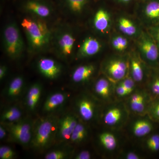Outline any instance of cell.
Wrapping results in <instances>:
<instances>
[{
  "instance_id": "13",
  "label": "cell",
  "mask_w": 159,
  "mask_h": 159,
  "mask_svg": "<svg viewBox=\"0 0 159 159\" xmlns=\"http://www.w3.org/2000/svg\"><path fill=\"white\" fill-rule=\"evenodd\" d=\"M79 121V118L77 115L73 113H67L59 117L56 143L69 142L71 134Z\"/></svg>"
},
{
  "instance_id": "4",
  "label": "cell",
  "mask_w": 159,
  "mask_h": 159,
  "mask_svg": "<svg viewBox=\"0 0 159 159\" xmlns=\"http://www.w3.org/2000/svg\"><path fill=\"white\" fill-rule=\"evenodd\" d=\"M99 102L92 94L82 93L74 101V109L79 120L86 124L95 122L99 119L102 107Z\"/></svg>"
},
{
  "instance_id": "5",
  "label": "cell",
  "mask_w": 159,
  "mask_h": 159,
  "mask_svg": "<svg viewBox=\"0 0 159 159\" xmlns=\"http://www.w3.org/2000/svg\"><path fill=\"white\" fill-rule=\"evenodd\" d=\"M3 48L7 56L12 60L19 58L25 50L22 36L16 23L11 22L4 28L2 35Z\"/></svg>"
},
{
  "instance_id": "2",
  "label": "cell",
  "mask_w": 159,
  "mask_h": 159,
  "mask_svg": "<svg viewBox=\"0 0 159 159\" xmlns=\"http://www.w3.org/2000/svg\"><path fill=\"white\" fill-rule=\"evenodd\" d=\"M21 26L25 34L29 51L37 53L47 48L51 41V33L43 20L36 17L23 19Z\"/></svg>"
},
{
  "instance_id": "15",
  "label": "cell",
  "mask_w": 159,
  "mask_h": 159,
  "mask_svg": "<svg viewBox=\"0 0 159 159\" xmlns=\"http://www.w3.org/2000/svg\"><path fill=\"white\" fill-rule=\"evenodd\" d=\"M23 8L27 12L43 20L50 17L53 11L51 4L46 0H26Z\"/></svg>"
},
{
  "instance_id": "3",
  "label": "cell",
  "mask_w": 159,
  "mask_h": 159,
  "mask_svg": "<svg viewBox=\"0 0 159 159\" xmlns=\"http://www.w3.org/2000/svg\"><path fill=\"white\" fill-rule=\"evenodd\" d=\"M129 115L124 101L116 100L102 107L99 119L107 128L118 131L127 125Z\"/></svg>"
},
{
  "instance_id": "39",
  "label": "cell",
  "mask_w": 159,
  "mask_h": 159,
  "mask_svg": "<svg viewBox=\"0 0 159 159\" xmlns=\"http://www.w3.org/2000/svg\"><path fill=\"white\" fill-rule=\"evenodd\" d=\"M73 158L74 159H90L92 157V154L88 150H83L74 154Z\"/></svg>"
},
{
  "instance_id": "16",
  "label": "cell",
  "mask_w": 159,
  "mask_h": 159,
  "mask_svg": "<svg viewBox=\"0 0 159 159\" xmlns=\"http://www.w3.org/2000/svg\"><path fill=\"white\" fill-rule=\"evenodd\" d=\"M116 130L108 129L103 131L98 135V142L99 146L105 153L112 154L119 148L120 141Z\"/></svg>"
},
{
  "instance_id": "38",
  "label": "cell",
  "mask_w": 159,
  "mask_h": 159,
  "mask_svg": "<svg viewBox=\"0 0 159 159\" xmlns=\"http://www.w3.org/2000/svg\"><path fill=\"white\" fill-rule=\"evenodd\" d=\"M149 34L156 43L159 48V24L151 27Z\"/></svg>"
},
{
  "instance_id": "42",
  "label": "cell",
  "mask_w": 159,
  "mask_h": 159,
  "mask_svg": "<svg viewBox=\"0 0 159 159\" xmlns=\"http://www.w3.org/2000/svg\"><path fill=\"white\" fill-rule=\"evenodd\" d=\"M119 2H120L123 3H126L129 2H130L131 0H118Z\"/></svg>"
},
{
  "instance_id": "25",
  "label": "cell",
  "mask_w": 159,
  "mask_h": 159,
  "mask_svg": "<svg viewBox=\"0 0 159 159\" xmlns=\"http://www.w3.org/2000/svg\"><path fill=\"white\" fill-rule=\"evenodd\" d=\"M93 22L95 29L101 33H105L110 25V15L105 9H99L95 13Z\"/></svg>"
},
{
  "instance_id": "31",
  "label": "cell",
  "mask_w": 159,
  "mask_h": 159,
  "mask_svg": "<svg viewBox=\"0 0 159 159\" xmlns=\"http://www.w3.org/2000/svg\"><path fill=\"white\" fill-rule=\"evenodd\" d=\"M118 26L121 32L126 35L133 36L136 34V27L129 19L123 17L120 18L118 22Z\"/></svg>"
},
{
  "instance_id": "8",
  "label": "cell",
  "mask_w": 159,
  "mask_h": 159,
  "mask_svg": "<svg viewBox=\"0 0 159 159\" xmlns=\"http://www.w3.org/2000/svg\"><path fill=\"white\" fill-rule=\"evenodd\" d=\"M147 89H137L125 99L126 107L130 114L134 116L146 115L148 103L151 99Z\"/></svg>"
},
{
  "instance_id": "9",
  "label": "cell",
  "mask_w": 159,
  "mask_h": 159,
  "mask_svg": "<svg viewBox=\"0 0 159 159\" xmlns=\"http://www.w3.org/2000/svg\"><path fill=\"white\" fill-rule=\"evenodd\" d=\"M75 37L69 30H63L56 35L55 41V50L61 59L69 61L73 55L75 43Z\"/></svg>"
},
{
  "instance_id": "14",
  "label": "cell",
  "mask_w": 159,
  "mask_h": 159,
  "mask_svg": "<svg viewBox=\"0 0 159 159\" xmlns=\"http://www.w3.org/2000/svg\"><path fill=\"white\" fill-rule=\"evenodd\" d=\"M36 66L39 72L50 80L57 79L62 73V66L52 58L42 57L38 60Z\"/></svg>"
},
{
  "instance_id": "10",
  "label": "cell",
  "mask_w": 159,
  "mask_h": 159,
  "mask_svg": "<svg viewBox=\"0 0 159 159\" xmlns=\"http://www.w3.org/2000/svg\"><path fill=\"white\" fill-rule=\"evenodd\" d=\"M135 117L129 123V131L131 136L135 139H144L155 131L157 123L147 115L134 116Z\"/></svg>"
},
{
  "instance_id": "30",
  "label": "cell",
  "mask_w": 159,
  "mask_h": 159,
  "mask_svg": "<svg viewBox=\"0 0 159 159\" xmlns=\"http://www.w3.org/2000/svg\"><path fill=\"white\" fill-rule=\"evenodd\" d=\"M146 115L154 122L159 124V97H152L148 103Z\"/></svg>"
},
{
  "instance_id": "24",
  "label": "cell",
  "mask_w": 159,
  "mask_h": 159,
  "mask_svg": "<svg viewBox=\"0 0 159 159\" xmlns=\"http://www.w3.org/2000/svg\"><path fill=\"white\" fill-rule=\"evenodd\" d=\"M129 75L137 84H142L145 79V70H144L140 60L136 57L131 58L129 61Z\"/></svg>"
},
{
  "instance_id": "26",
  "label": "cell",
  "mask_w": 159,
  "mask_h": 159,
  "mask_svg": "<svg viewBox=\"0 0 159 159\" xmlns=\"http://www.w3.org/2000/svg\"><path fill=\"white\" fill-rule=\"evenodd\" d=\"M144 11L152 26L159 24V0H149L145 5Z\"/></svg>"
},
{
  "instance_id": "12",
  "label": "cell",
  "mask_w": 159,
  "mask_h": 159,
  "mask_svg": "<svg viewBox=\"0 0 159 159\" xmlns=\"http://www.w3.org/2000/svg\"><path fill=\"white\" fill-rule=\"evenodd\" d=\"M92 94L104 104L116 100L115 93V84L105 76L99 77L94 83Z\"/></svg>"
},
{
  "instance_id": "33",
  "label": "cell",
  "mask_w": 159,
  "mask_h": 159,
  "mask_svg": "<svg viewBox=\"0 0 159 159\" xmlns=\"http://www.w3.org/2000/svg\"><path fill=\"white\" fill-rule=\"evenodd\" d=\"M128 42L127 39L121 36H117L113 39L112 45L115 50L119 51H124L127 48Z\"/></svg>"
},
{
  "instance_id": "34",
  "label": "cell",
  "mask_w": 159,
  "mask_h": 159,
  "mask_svg": "<svg viewBox=\"0 0 159 159\" xmlns=\"http://www.w3.org/2000/svg\"><path fill=\"white\" fill-rule=\"evenodd\" d=\"M118 83L123 86L126 89L129 95L132 93L137 89L136 83L135 82L134 80L129 75L121 81L118 82Z\"/></svg>"
},
{
  "instance_id": "32",
  "label": "cell",
  "mask_w": 159,
  "mask_h": 159,
  "mask_svg": "<svg viewBox=\"0 0 159 159\" xmlns=\"http://www.w3.org/2000/svg\"><path fill=\"white\" fill-rule=\"evenodd\" d=\"M67 8L73 13L80 14L84 9L88 0H63Z\"/></svg>"
},
{
  "instance_id": "35",
  "label": "cell",
  "mask_w": 159,
  "mask_h": 159,
  "mask_svg": "<svg viewBox=\"0 0 159 159\" xmlns=\"http://www.w3.org/2000/svg\"><path fill=\"white\" fill-rule=\"evenodd\" d=\"M16 152L12 148L7 145L0 147V159H13L16 158Z\"/></svg>"
},
{
  "instance_id": "27",
  "label": "cell",
  "mask_w": 159,
  "mask_h": 159,
  "mask_svg": "<svg viewBox=\"0 0 159 159\" xmlns=\"http://www.w3.org/2000/svg\"><path fill=\"white\" fill-rule=\"evenodd\" d=\"M146 89L152 97H159V68H151Z\"/></svg>"
},
{
  "instance_id": "19",
  "label": "cell",
  "mask_w": 159,
  "mask_h": 159,
  "mask_svg": "<svg viewBox=\"0 0 159 159\" xmlns=\"http://www.w3.org/2000/svg\"><path fill=\"white\" fill-rule=\"evenodd\" d=\"M96 70V66L92 64L78 66L72 72L71 80L75 84H84L92 79Z\"/></svg>"
},
{
  "instance_id": "23",
  "label": "cell",
  "mask_w": 159,
  "mask_h": 159,
  "mask_svg": "<svg viewBox=\"0 0 159 159\" xmlns=\"http://www.w3.org/2000/svg\"><path fill=\"white\" fill-rule=\"evenodd\" d=\"M89 135V130L87 124L79 120L71 134L69 143L72 145H80L87 141Z\"/></svg>"
},
{
  "instance_id": "37",
  "label": "cell",
  "mask_w": 159,
  "mask_h": 159,
  "mask_svg": "<svg viewBox=\"0 0 159 159\" xmlns=\"http://www.w3.org/2000/svg\"><path fill=\"white\" fill-rule=\"evenodd\" d=\"M119 157L123 159H142L143 158V156L137 151L128 150L121 152Z\"/></svg>"
},
{
  "instance_id": "17",
  "label": "cell",
  "mask_w": 159,
  "mask_h": 159,
  "mask_svg": "<svg viewBox=\"0 0 159 159\" xmlns=\"http://www.w3.org/2000/svg\"><path fill=\"white\" fill-rule=\"evenodd\" d=\"M25 82L22 75H17L11 79L3 92V96L9 102L17 101L25 90Z\"/></svg>"
},
{
  "instance_id": "29",
  "label": "cell",
  "mask_w": 159,
  "mask_h": 159,
  "mask_svg": "<svg viewBox=\"0 0 159 159\" xmlns=\"http://www.w3.org/2000/svg\"><path fill=\"white\" fill-rule=\"evenodd\" d=\"M144 147L145 150L151 154L159 152V133L155 131L144 138Z\"/></svg>"
},
{
  "instance_id": "6",
  "label": "cell",
  "mask_w": 159,
  "mask_h": 159,
  "mask_svg": "<svg viewBox=\"0 0 159 159\" xmlns=\"http://www.w3.org/2000/svg\"><path fill=\"white\" fill-rule=\"evenodd\" d=\"M34 121L29 117H24L13 123H1L8 131V141L28 147H30L32 140Z\"/></svg>"
},
{
  "instance_id": "36",
  "label": "cell",
  "mask_w": 159,
  "mask_h": 159,
  "mask_svg": "<svg viewBox=\"0 0 159 159\" xmlns=\"http://www.w3.org/2000/svg\"><path fill=\"white\" fill-rule=\"evenodd\" d=\"M115 93L116 100H125L129 96L126 89L118 83L115 84Z\"/></svg>"
},
{
  "instance_id": "41",
  "label": "cell",
  "mask_w": 159,
  "mask_h": 159,
  "mask_svg": "<svg viewBox=\"0 0 159 159\" xmlns=\"http://www.w3.org/2000/svg\"><path fill=\"white\" fill-rule=\"evenodd\" d=\"M8 68L6 65H2L0 66V80H2L7 74Z\"/></svg>"
},
{
  "instance_id": "28",
  "label": "cell",
  "mask_w": 159,
  "mask_h": 159,
  "mask_svg": "<svg viewBox=\"0 0 159 159\" xmlns=\"http://www.w3.org/2000/svg\"><path fill=\"white\" fill-rule=\"evenodd\" d=\"M74 149L72 146L66 148H56L47 152L44 156L45 159H66L74 155Z\"/></svg>"
},
{
  "instance_id": "7",
  "label": "cell",
  "mask_w": 159,
  "mask_h": 159,
  "mask_svg": "<svg viewBox=\"0 0 159 159\" xmlns=\"http://www.w3.org/2000/svg\"><path fill=\"white\" fill-rule=\"evenodd\" d=\"M129 61L122 57H116L103 63L102 71L104 76L114 84L129 75Z\"/></svg>"
},
{
  "instance_id": "1",
  "label": "cell",
  "mask_w": 159,
  "mask_h": 159,
  "mask_svg": "<svg viewBox=\"0 0 159 159\" xmlns=\"http://www.w3.org/2000/svg\"><path fill=\"white\" fill-rule=\"evenodd\" d=\"M59 117L48 115L34 121L30 147L37 152H43L56 143Z\"/></svg>"
},
{
  "instance_id": "22",
  "label": "cell",
  "mask_w": 159,
  "mask_h": 159,
  "mask_svg": "<svg viewBox=\"0 0 159 159\" xmlns=\"http://www.w3.org/2000/svg\"><path fill=\"white\" fill-rule=\"evenodd\" d=\"M23 109L18 105L6 107L1 115V123H11L17 122L24 118Z\"/></svg>"
},
{
  "instance_id": "21",
  "label": "cell",
  "mask_w": 159,
  "mask_h": 159,
  "mask_svg": "<svg viewBox=\"0 0 159 159\" xmlns=\"http://www.w3.org/2000/svg\"><path fill=\"white\" fill-rule=\"evenodd\" d=\"M101 48L100 42L93 37L86 38L80 47L77 53L79 58L92 57L98 54Z\"/></svg>"
},
{
  "instance_id": "40",
  "label": "cell",
  "mask_w": 159,
  "mask_h": 159,
  "mask_svg": "<svg viewBox=\"0 0 159 159\" xmlns=\"http://www.w3.org/2000/svg\"><path fill=\"white\" fill-rule=\"evenodd\" d=\"M8 132L5 126L1 123L0 125V140L1 141L8 139Z\"/></svg>"
},
{
  "instance_id": "20",
  "label": "cell",
  "mask_w": 159,
  "mask_h": 159,
  "mask_svg": "<svg viewBox=\"0 0 159 159\" xmlns=\"http://www.w3.org/2000/svg\"><path fill=\"white\" fill-rule=\"evenodd\" d=\"M42 91L43 86L40 83H34L29 87L24 101V104L27 111L30 112L35 111L39 103Z\"/></svg>"
},
{
  "instance_id": "11",
  "label": "cell",
  "mask_w": 159,
  "mask_h": 159,
  "mask_svg": "<svg viewBox=\"0 0 159 159\" xmlns=\"http://www.w3.org/2000/svg\"><path fill=\"white\" fill-rule=\"evenodd\" d=\"M139 45L146 63L151 68H159V48L150 34H143Z\"/></svg>"
},
{
  "instance_id": "18",
  "label": "cell",
  "mask_w": 159,
  "mask_h": 159,
  "mask_svg": "<svg viewBox=\"0 0 159 159\" xmlns=\"http://www.w3.org/2000/svg\"><path fill=\"white\" fill-rule=\"evenodd\" d=\"M69 96L65 92L58 91L49 95L43 104L42 112L48 115H52L62 108L68 99Z\"/></svg>"
}]
</instances>
